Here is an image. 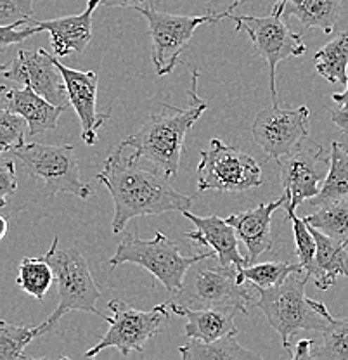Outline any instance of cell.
<instances>
[{
    "instance_id": "ab89813d",
    "label": "cell",
    "mask_w": 348,
    "mask_h": 360,
    "mask_svg": "<svg viewBox=\"0 0 348 360\" xmlns=\"http://www.w3.org/2000/svg\"><path fill=\"white\" fill-rule=\"evenodd\" d=\"M331 97L340 108H348V84H347V87H345V90H343V92L333 94Z\"/></svg>"
},
{
    "instance_id": "83f0119b",
    "label": "cell",
    "mask_w": 348,
    "mask_h": 360,
    "mask_svg": "<svg viewBox=\"0 0 348 360\" xmlns=\"http://www.w3.org/2000/svg\"><path fill=\"white\" fill-rule=\"evenodd\" d=\"M49 328L46 324L26 328V326H14L9 322H0V360H30L32 357L25 354V348L35 338L46 335Z\"/></svg>"
},
{
    "instance_id": "f35d334b",
    "label": "cell",
    "mask_w": 348,
    "mask_h": 360,
    "mask_svg": "<svg viewBox=\"0 0 348 360\" xmlns=\"http://www.w3.org/2000/svg\"><path fill=\"white\" fill-rule=\"evenodd\" d=\"M142 0H101V6L106 7H137Z\"/></svg>"
},
{
    "instance_id": "7a4b0ae2",
    "label": "cell",
    "mask_w": 348,
    "mask_h": 360,
    "mask_svg": "<svg viewBox=\"0 0 348 360\" xmlns=\"http://www.w3.org/2000/svg\"><path fill=\"white\" fill-rule=\"evenodd\" d=\"M198 71H193L189 89V106L181 110L167 104L160 112H153L151 118L122 142L123 149H132L130 155L137 160H148L162 170L168 179L177 175L181 156L184 151L186 135L194 123L208 110V104L198 97Z\"/></svg>"
},
{
    "instance_id": "52a82bcc",
    "label": "cell",
    "mask_w": 348,
    "mask_h": 360,
    "mask_svg": "<svg viewBox=\"0 0 348 360\" xmlns=\"http://www.w3.org/2000/svg\"><path fill=\"white\" fill-rule=\"evenodd\" d=\"M49 264L52 265L58 281L59 303L56 310L46 319L44 324L49 331L56 326V322L71 310H80L99 315L104 319L106 315L97 310L96 303L101 300V291L94 281L87 258L77 248H59V239L54 238L51 250L46 253Z\"/></svg>"
},
{
    "instance_id": "6da1fadb",
    "label": "cell",
    "mask_w": 348,
    "mask_h": 360,
    "mask_svg": "<svg viewBox=\"0 0 348 360\" xmlns=\"http://www.w3.org/2000/svg\"><path fill=\"white\" fill-rule=\"evenodd\" d=\"M96 179L106 186L113 198L115 217L111 225L116 234L125 231L127 224L136 217L182 213L194 202L191 196L175 191L162 170L141 167L139 160L125 155V149L120 146L111 153Z\"/></svg>"
},
{
    "instance_id": "ac0fdd59",
    "label": "cell",
    "mask_w": 348,
    "mask_h": 360,
    "mask_svg": "<svg viewBox=\"0 0 348 360\" xmlns=\"http://www.w3.org/2000/svg\"><path fill=\"white\" fill-rule=\"evenodd\" d=\"M288 196L283 194L278 201L262 202L257 208H250L241 213H232L226 219L236 229L239 241L245 243L248 250L250 264H255L262 253L272 248V213L286 205Z\"/></svg>"
},
{
    "instance_id": "30bf717a",
    "label": "cell",
    "mask_w": 348,
    "mask_h": 360,
    "mask_svg": "<svg viewBox=\"0 0 348 360\" xmlns=\"http://www.w3.org/2000/svg\"><path fill=\"white\" fill-rule=\"evenodd\" d=\"M167 307V303H163V305H156L149 312H142L122 300H111L108 303V309L113 315L104 317V321L110 324V329L101 338L99 343L85 354V357H96L106 348H116L122 357H129L132 352L142 354L148 341L158 335L162 326L170 319Z\"/></svg>"
},
{
    "instance_id": "8fae6325",
    "label": "cell",
    "mask_w": 348,
    "mask_h": 360,
    "mask_svg": "<svg viewBox=\"0 0 348 360\" xmlns=\"http://www.w3.org/2000/svg\"><path fill=\"white\" fill-rule=\"evenodd\" d=\"M136 11L146 18L149 26V35L153 40V65L156 75L165 77L170 75L177 66L182 52L191 45L194 32L201 25L219 22L212 14L203 16H181V14L160 13L153 7H136Z\"/></svg>"
},
{
    "instance_id": "60d3db41",
    "label": "cell",
    "mask_w": 348,
    "mask_h": 360,
    "mask_svg": "<svg viewBox=\"0 0 348 360\" xmlns=\"http://www.w3.org/2000/svg\"><path fill=\"white\" fill-rule=\"evenodd\" d=\"M7 234V219L6 217H2L0 219V238H6Z\"/></svg>"
},
{
    "instance_id": "9c48e42d",
    "label": "cell",
    "mask_w": 348,
    "mask_h": 360,
    "mask_svg": "<svg viewBox=\"0 0 348 360\" xmlns=\"http://www.w3.org/2000/svg\"><path fill=\"white\" fill-rule=\"evenodd\" d=\"M200 156L196 170L200 193H245L264 184L262 168L255 158L234 146L224 144L220 139H212L208 149L200 151Z\"/></svg>"
},
{
    "instance_id": "cb8c5ba5",
    "label": "cell",
    "mask_w": 348,
    "mask_h": 360,
    "mask_svg": "<svg viewBox=\"0 0 348 360\" xmlns=\"http://www.w3.org/2000/svg\"><path fill=\"white\" fill-rule=\"evenodd\" d=\"M345 198H348V149L342 142L335 141L331 144V165H329L328 177L319 194L310 200V205L319 208Z\"/></svg>"
},
{
    "instance_id": "e575fe53",
    "label": "cell",
    "mask_w": 348,
    "mask_h": 360,
    "mask_svg": "<svg viewBox=\"0 0 348 360\" xmlns=\"http://www.w3.org/2000/svg\"><path fill=\"white\" fill-rule=\"evenodd\" d=\"M4 153L2 160H0V205L6 206V200L9 194H13L18 189V179H16V165H14L13 156H6Z\"/></svg>"
},
{
    "instance_id": "3957f363",
    "label": "cell",
    "mask_w": 348,
    "mask_h": 360,
    "mask_svg": "<svg viewBox=\"0 0 348 360\" xmlns=\"http://www.w3.org/2000/svg\"><path fill=\"white\" fill-rule=\"evenodd\" d=\"M309 279L307 274H291L279 286L253 288L258 292L257 307L281 336L286 350H291V338L302 329L323 333L331 315L323 302L305 295Z\"/></svg>"
},
{
    "instance_id": "277c9868",
    "label": "cell",
    "mask_w": 348,
    "mask_h": 360,
    "mask_svg": "<svg viewBox=\"0 0 348 360\" xmlns=\"http://www.w3.org/2000/svg\"><path fill=\"white\" fill-rule=\"evenodd\" d=\"M252 300L250 290L239 284L238 269L222 265L213 255L187 270L181 290L168 303L189 309H229L246 315Z\"/></svg>"
},
{
    "instance_id": "484cf974",
    "label": "cell",
    "mask_w": 348,
    "mask_h": 360,
    "mask_svg": "<svg viewBox=\"0 0 348 360\" xmlns=\"http://www.w3.org/2000/svg\"><path fill=\"white\" fill-rule=\"evenodd\" d=\"M56 274L52 265L49 264L46 257H25L18 267V286L28 295L35 296L42 302L47 291L51 290Z\"/></svg>"
},
{
    "instance_id": "f546056e",
    "label": "cell",
    "mask_w": 348,
    "mask_h": 360,
    "mask_svg": "<svg viewBox=\"0 0 348 360\" xmlns=\"http://www.w3.org/2000/svg\"><path fill=\"white\" fill-rule=\"evenodd\" d=\"M310 360H348V319L329 315L323 329V347L314 348Z\"/></svg>"
},
{
    "instance_id": "8d00e7d4",
    "label": "cell",
    "mask_w": 348,
    "mask_h": 360,
    "mask_svg": "<svg viewBox=\"0 0 348 360\" xmlns=\"http://www.w3.org/2000/svg\"><path fill=\"white\" fill-rule=\"evenodd\" d=\"M314 352V341L312 340H300L295 347L291 359L293 360H310Z\"/></svg>"
},
{
    "instance_id": "4dcf8cb0",
    "label": "cell",
    "mask_w": 348,
    "mask_h": 360,
    "mask_svg": "<svg viewBox=\"0 0 348 360\" xmlns=\"http://www.w3.org/2000/svg\"><path fill=\"white\" fill-rule=\"evenodd\" d=\"M297 210L286 208L288 217H290L291 225H293L295 234V245H297V257L298 264L302 265L303 272L309 277L314 276L316 272V255H317V243L314 238L312 231H310L309 224L303 219H298Z\"/></svg>"
},
{
    "instance_id": "4316f807",
    "label": "cell",
    "mask_w": 348,
    "mask_h": 360,
    "mask_svg": "<svg viewBox=\"0 0 348 360\" xmlns=\"http://www.w3.org/2000/svg\"><path fill=\"white\" fill-rule=\"evenodd\" d=\"M303 220L329 238L348 245V198L319 206L317 212L303 217Z\"/></svg>"
},
{
    "instance_id": "7c38bea8",
    "label": "cell",
    "mask_w": 348,
    "mask_h": 360,
    "mask_svg": "<svg viewBox=\"0 0 348 360\" xmlns=\"http://www.w3.org/2000/svg\"><path fill=\"white\" fill-rule=\"evenodd\" d=\"M278 163L281 184L288 196L286 208L297 210L302 202L314 200L319 194L328 177L331 155H326L323 146L305 139L293 153L281 158Z\"/></svg>"
},
{
    "instance_id": "1f68e13d",
    "label": "cell",
    "mask_w": 348,
    "mask_h": 360,
    "mask_svg": "<svg viewBox=\"0 0 348 360\" xmlns=\"http://www.w3.org/2000/svg\"><path fill=\"white\" fill-rule=\"evenodd\" d=\"M26 129H28V122L23 116L2 108L0 111V151L9 153L11 149L25 146Z\"/></svg>"
},
{
    "instance_id": "603a6c76",
    "label": "cell",
    "mask_w": 348,
    "mask_h": 360,
    "mask_svg": "<svg viewBox=\"0 0 348 360\" xmlns=\"http://www.w3.org/2000/svg\"><path fill=\"white\" fill-rule=\"evenodd\" d=\"M179 354L184 360H243L260 359L253 352L246 350L236 341V335H227L215 341L191 340L179 347Z\"/></svg>"
},
{
    "instance_id": "2e32d148",
    "label": "cell",
    "mask_w": 348,
    "mask_h": 360,
    "mask_svg": "<svg viewBox=\"0 0 348 360\" xmlns=\"http://www.w3.org/2000/svg\"><path fill=\"white\" fill-rule=\"evenodd\" d=\"M182 215L186 217L187 220L194 224L196 231L186 232L187 239L200 246H208L215 251L217 260L222 265H229V267L243 269L248 267L250 260L243 257L239 253L238 248V234H236V229L227 222V220L220 219L217 215L210 217H200L191 213L189 210L187 212H182Z\"/></svg>"
},
{
    "instance_id": "836d02e7",
    "label": "cell",
    "mask_w": 348,
    "mask_h": 360,
    "mask_svg": "<svg viewBox=\"0 0 348 360\" xmlns=\"http://www.w3.org/2000/svg\"><path fill=\"white\" fill-rule=\"evenodd\" d=\"M25 25H28V22H13V25L0 26V51H6L9 45L25 42L26 39L42 32V28L37 25H30L28 28H21Z\"/></svg>"
},
{
    "instance_id": "44dd1931",
    "label": "cell",
    "mask_w": 348,
    "mask_h": 360,
    "mask_svg": "<svg viewBox=\"0 0 348 360\" xmlns=\"http://www.w3.org/2000/svg\"><path fill=\"white\" fill-rule=\"evenodd\" d=\"M309 227L317 243L316 272H314L312 279L321 291H326L336 283L340 276L348 279V245L329 238L312 225Z\"/></svg>"
},
{
    "instance_id": "5bb4252c",
    "label": "cell",
    "mask_w": 348,
    "mask_h": 360,
    "mask_svg": "<svg viewBox=\"0 0 348 360\" xmlns=\"http://www.w3.org/2000/svg\"><path fill=\"white\" fill-rule=\"evenodd\" d=\"M2 75L13 84L33 89L56 106H70L65 78L56 65V58H52L46 49H21L9 65L2 66Z\"/></svg>"
},
{
    "instance_id": "d6986e66",
    "label": "cell",
    "mask_w": 348,
    "mask_h": 360,
    "mask_svg": "<svg viewBox=\"0 0 348 360\" xmlns=\"http://www.w3.org/2000/svg\"><path fill=\"white\" fill-rule=\"evenodd\" d=\"M2 108L18 112L28 122V134L39 135L49 130L58 129V122L61 112L66 108L56 106L46 97L37 94L30 87H2V97H0Z\"/></svg>"
},
{
    "instance_id": "d590c367",
    "label": "cell",
    "mask_w": 348,
    "mask_h": 360,
    "mask_svg": "<svg viewBox=\"0 0 348 360\" xmlns=\"http://www.w3.org/2000/svg\"><path fill=\"white\" fill-rule=\"evenodd\" d=\"M241 2L243 0H208L207 13L215 16L217 20H224L229 18Z\"/></svg>"
},
{
    "instance_id": "d4e9b609",
    "label": "cell",
    "mask_w": 348,
    "mask_h": 360,
    "mask_svg": "<svg viewBox=\"0 0 348 360\" xmlns=\"http://www.w3.org/2000/svg\"><path fill=\"white\" fill-rule=\"evenodd\" d=\"M316 70L331 84H348V32L340 33L314 56Z\"/></svg>"
},
{
    "instance_id": "8992f818",
    "label": "cell",
    "mask_w": 348,
    "mask_h": 360,
    "mask_svg": "<svg viewBox=\"0 0 348 360\" xmlns=\"http://www.w3.org/2000/svg\"><path fill=\"white\" fill-rule=\"evenodd\" d=\"M9 155L21 161L26 174L44 184L47 196L70 193L80 200H87L92 194L89 184L80 179L77 149L70 144H25L11 149Z\"/></svg>"
},
{
    "instance_id": "5b68a950",
    "label": "cell",
    "mask_w": 348,
    "mask_h": 360,
    "mask_svg": "<svg viewBox=\"0 0 348 360\" xmlns=\"http://www.w3.org/2000/svg\"><path fill=\"white\" fill-rule=\"evenodd\" d=\"M213 255L215 251L212 250L207 253L186 257L181 253L179 243L167 238L160 231H156L155 238L149 241L137 238L134 232H125L115 255L110 258V267L116 269L125 264L139 265L149 270L163 284L165 290L174 295L181 290L187 270L203 258L213 257Z\"/></svg>"
},
{
    "instance_id": "ba28073f",
    "label": "cell",
    "mask_w": 348,
    "mask_h": 360,
    "mask_svg": "<svg viewBox=\"0 0 348 360\" xmlns=\"http://www.w3.org/2000/svg\"><path fill=\"white\" fill-rule=\"evenodd\" d=\"M229 20L236 22V32L248 33L253 47L260 58L269 65V87L272 101L278 104V89H276V70L284 59L298 58L307 52V45L302 35L295 33L288 25L286 2L278 0L269 16H236L231 14Z\"/></svg>"
},
{
    "instance_id": "ffe728a7",
    "label": "cell",
    "mask_w": 348,
    "mask_h": 360,
    "mask_svg": "<svg viewBox=\"0 0 348 360\" xmlns=\"http://www.w3.org/2000/svg\"><path fill=\"white\" fill-rule=\"evenodd\" d=\"M177 315L187 319L184 333L189 340H200L205 343L215 341L227 335H238V328L234 324L236 310L229 309H189V307L168 303Z\"/></svg>"
},
{
    "instance_id": "f1b7e54d",
    "label": "cell",
    "mask_w": 348,
    "mask_h": 360,
    "mask_svg": "<svg viewBox=\"0 0 348 360\" xmlns=\"http://www.w3.org/2000/svg\"><path fill=\"white\" fill-rule=\"evenodd\" d=\"M291 274H305L300 264H290V262H265V264H253L248 267L238 270L239 284H245L246 281L253 284V288H267L279 286L288 276Z\"/></svg>"
},
{
    "instance_id": "4fadbf2b",
    "label": "cell",
    "mask_w": 348,
    "mask_h": 360,
    "mask_svg": "<svg viewBox=\"0 0 348 360\" xmlns=\"http://www.w3.org/2000/svg\"><path fill=\"white\" fill-rule=\"evenodd\" d=\"M310 110L300 108H279L278 104L264 108L252 125L255 142L269 158L279 161L309 137Z\"/></svg>"
},
{
    "instance_id": "74e56055",
    "label": "cell",
    "mask_w": 348,
    "mask_h": 360,
    "mask_svg": "<svg viewBox=\"0 0 348 360\" xmlns=\"http://www.w3.org/2000/svg\"><path fill=\"white\" fill-rule=\"evenodd\" d=\"M331 122L342 130L343 134L348 135V108H340V110L331 112Z\"/></svg>"
},
{
    "instance_id": "7402d4cb",
    "label": "cell",
    "mask_w": 348,
    "mask_h": 360,
    "mask_svg": "<svg viewBox=\"0 0 348 360\" xmlns=\"http://www.w3.org/2000/svg\"><path fill=\"white\" fill-rule=\"evenodd\" d=\"M288 16L297 18L303 28H321L331 33L342 13V0H283Z\"/></svg>"
},
{
    "instance_id": "e0dca14e",
    "label": "cell",
    "mask_w": 348,
    "mask_h": 360,
    "mask_svg": "<svg viewBox=\"0 0 348 360\" xmlns=\"http://www.w3.org/2000/svg\"><path fill=\"white\" fill-rule=\"evenodd\" d=\"M99 4L101 0H89L87 7L80 14L46 21L33 18L30 25H37L42 28V32H49L56 58L84 54L92 40V16Z\"/></svg>"
},
{
    "instance_id": "d6a6232c",
    "label": "cell",
    "mask_w": 348,
    "mask_h": 360,
    "mask_svg": "<svg viewBox=\"0 0 348 360\" xmlns=\"http://www.w3.org/2000/svg\"><path fill=\"white\" fill-rule=\"evenodd\" d=\"M35 0H0V26L33 20Z\"/></svg>"
},
{
    "instance_id": "9a60e30c",
    "label": "cell",
    "mask_w": 348,
    "mask_h": 360,
    "mask_svg": "<svg viewBox=\"0 0 348 360\" xmlns=\"http://www.w3.org/2000/svg\"><path fill=\"white\" fill-rule=\"evenodd\" d=\"M56 65L65 78L71 108L80 120L82 139L87 146H94L97 142V132L103 129V125L111 116V108H106L104 111H97L96 108L99 77L96 71L73 70V68L61 65L58 59H56Z\"/></svg>"
}]
</instances>
